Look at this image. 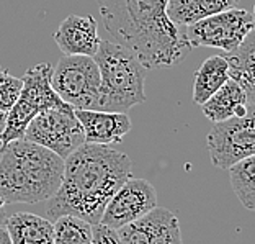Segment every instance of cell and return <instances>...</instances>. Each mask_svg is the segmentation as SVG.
Here are the masks:
<instances>
[{"label": "cell", "mask_w": 255, "mask_h": 244, "mask_svg": "<svg viewBox=\"0 0 255 244\" xmlns=\"http://www.w3.org/2000/svg\"><path fill=\"white\" fill-rule=\"evenodd\" d=\"M255 30V16L244 8H229L208 18L183 26L191 49L198 46L221 49L233 54L241 48L246 38Z\"/></svg>", "instance_id": "6"}, {"label": "cell", "mask_w": 255, "mask_h": 244, "mask_svg": "<svg viewBox=\"0 0 255 244\" xmlns=\"http://www.w3.org/2000/svg\"><path fill=\"white\" fill-rule=\"evenodd\" d=\"M100 69V95L97 110L128 113L147 102L144 94L146 67L129 48L115 41H102L94 56Z\"/></svg>", "instance_id": "4"}, {"label": "cell", "mask_w": 255, "mask_h": 244, "mask_svg": "<svg viewBox=\"0 0 255 244\" xmlns=\"http://www.w3.org/2000/svg\"><path fill=\"white\" fill-rule=\"evenodd\" d=\"M75 117L80 121L85 135V143L110 144L121 143L131 131L132 123L128 113L102 112V110H75Z\"/></svg>", "instance_id": "13"}, {"label": "cell", "mask_w": 255, "mask_h": 244, "mask_svg": "<svg viewBox=\"0 0 255 244\" xmlns=\"http://www.w3.org/2000/svg\"><path fill=\"white\" fill-rule=\"evenodd\" d=\"M121 244H183L178 218L170 210L155 207L146 217L117 230Z\"/></svg>", "instance_id": "11"}, {"label": "cell", "mask_w": 255, "mask_h": 244, "mask_svg": "<svg viewBox=\"0 0 255 244\" xmlns=\"http://www.w3.org/2000/svg\"><path fill=\"white\" fill-rule=\"evenodd\" d=\"M112 41L134 53L146 69L178 64L191 48L183 26L167 16L169 0H95Z\"/></svg>", "instance_id": "2"}, {"label": "cell", "mask_w": 255, "mask_h": 244, "mask_svg": "<svg viewBox=\"0 0 255 244\" xmlns=\"http://www.w3.org/2000/svg\"><path fill=\"white\" fill-rule=\"evenodd\" d=\"M5 222H7V213H5V202L0 199V228L5 226Z\"/></svg>", "instance_id": "24"}, {"label": "cell", "mask_w": 255, "mask_h": 244, "mask_svg": "<svg viewBox=\"0 0 255 244\" xmlns=\"http://www.w3.org/2000/svg\"><path fill=\"white\" fill-rule=\"evenodd\" d=\"M0 244H11V240H10V235L5 226L0 228Z\"/></svg>", "instance_id": "23"}, {"label": "cell", "mask_w": 255, "mask_h": 244, "mask_svg": "<svg viewBox=\"0 0 255 244\" xmlns=\"http://www.w3.org/2000/svg\"><path fill=\"white\" fill-rule=\"evenodd\" d=\"M132 176L129 156L103 144L84 143L64 159L59 189L46 203V217L62 215L98 225L117 190Z\"/></svg>", "instance_id": "1"}, {"label": "cell", "mask_w": 255, "mask_h": 244, "mask_svg": "<svg viewBox=\"0 0 255 244\" xmlns=\"http://www.w3.org/2000/svg\"><path fill=\"white\" fill-rule=\"evenodd\" d=\"M247 112L252 115V118L255 121V102L254 103H249V105H247Z\"/></svg>", "instance_id": "26"}, {"label": "cell", "mask_w": 255, "mask_h": 244, "mask_svg": "<svg viewBox=\"0 0 255 244\" xmlns=\"http://www.w3.org/2000/svg\"><path fill=\"white\" fill-rule=\"evenodd\" d=\"M157 207V192L146 179H128L105 207L100 225L112 230L134 223Z\"/></svg>", "instance_id": "10"}, {"label": "cell", "mask_w": 255, "mask_h": 244, "mask_svg": "<svg viewBox=\"0 0 255 244\" xmlns=\"http://www.w3.org/2000/svg\"><path fill=\"white\" fill-rule=\"evenodd\" d=\"M208 153L214 167L229 169L236 162L255 154V121L251 113L234 117L213 128L206 138Z\"/></svg>", "instance_id": "9"}, {"label": "cell", "mask_w": 255, "mask_h": 244, "mask_svg": "<svg viewBox=\"0 0 255 244\" xmlns=\"http://www.w3.org/2000/svg\"><path fill=\"white\" fill-rule=\"evenodd\" d=\"M54 244H92L94 243V225L72 215L56 218Z\"/></svg>", "instance_id": "20"}, {"label": "cell", "mask_w": 255, "mask_h": 244, "mask_svg": "<svg viewBox=\"0 0 255 244\" xmlns=\"http://www.w3.org/2000/svg\"><path fill=\"white\" fill-rule=\"evenodd\" d=\"M54 41L66 56L94 57L102 43L98 23L92 15H69L54 31Z\"/></svg>", "instance_id": "12"}, {"label": "cell", "mask_w": 255, "mask_h": 244, "mask_svg": "<svg viewBox=\"0 0 255 244\" xmlns=\"http://www.w3.org/2000/svg\"><path fill=\"white\" fill-rule=\"evenodd\" d=\"M53 69L54 67L49 62H39L25 72L21 94L7 113V125L0 138L2 148L15 139H23L26 126L36 115L44 110L67 105L51 85Z\"/></svg>", "instance_id": "5"}, {"label": "cell", "mask_w": 255, "mask_h": 244, "mask_svg": "<svg viewBox=\"0 0 255 244\" xmlns=\"http://www.w3.org/2000/svg\"><path fill=\"white\" fill-rule=\"evenodd\" d=\"M229 62L224 56H210L203 61L201 66L195 72L193 82V102L196 105H203L214 92L228 82Z\"/></svg>", "instance_id": "17"}, {"label": "cell", "mask_w": 255, "mask_h": 244, "mask_svg": "<svg viewBox=\"0 0 255 244\" xmlns=\"http://www.w3.org/2000/svg\"><path fill=\"white\" fill-rule=\"evenodd\" d=\"M5 125H7V113H3L2 110H0V138H2L5 131Z\"/></svg>", "instance_id": "25"}, {"label": "cell", "mask_w": 255, "mask_h": 244, "mask_svg": "<svg viewBox=\"0 0 255 244\" xmlns=\"http://www.w3.org/2000/svg\"><path fill=\"white\" fill-rule=\"evenodd\" d=\"M23 79L11 75L7 69L0 67V110L3 113H8L11 107L21 94Z\"/></svg>", "instance_id": "21"}, {"label": "cell", "mask_w": 255, "mask_h": 244, "mask_svg": "<svg viewBox=\"0 0 255 244\" xmlns=\"http://www.w3.org/2000/svg\"><path fill=\"white\" fill-rule=\"evenodd\" d=\"M51 85L75 110H97L100 95V69L90 56L64 54L53 69Z\"/></svg>", "instance_id": "7"}, {"label": "cell", "mask_w": 255, "mask_h": 244, "mask_svg": "<svg viewBox=\"0 0 255 244\" xmlns=\"http://www.w3.org/2000/svg\"><path fill=\"white\" fill-rule=\"evenodd\" d=\"M228 171L236 197L247 210L255 212V154L236 162Z\"/></svg>", "instance_id": "19"}, {"label": "cell", "mask_w": 255, "mask_h": 244, "mask_svg": "<svg viewBox=\"0 0 255 244\" xmlns=\"http://www.w3.org/2000/svg\"><path fill=\"white\" fill-rule=\"evenodd\" d=\"M0 148H2V141H0Z\"/></svg>", "instance_id": "27"}, {"label": "cell", "mask_w": 255, "mask_h": 244, "mask_svg": "<svg viewBox=\"0 0 255 244\" xmlns=\"http://www.w3.org/2000/svg\"><path fill=\"white\" fill-rule=\"evenodd\" d=\"M11 244H54V225L34 213L18 212L5 222Z\"/></svg>", "instance_id": "15"}, {"label": "cell", "mask_w": 255, "mask_h": 244, "mask_svg": "<svg viewBox=\"0 0 255 244\" xmlns=\"http://www.w3.org/2000/svg\"><path fill=\"white\" fill-rule=\"evenodd\" d=\"M92 244H121L117 230H112L108 226L95 225L94 226V243Z\"/></svg>", "instance_id": "22"}, {"label": "cell", "mask_w": 255, "mask_h": 244, "mask_svg": "<svg viewBox=\"0 0 255 244\" xmlns=\"http://www.w3.org/2000/svg\"><path fill=\"white\" fill-rule=\"evenodd\" d=\"M229 75L246 90L249 103L255 102V30L246 38L241 48L228 54Z\"/></svg>", "instance_id": "18"}, {"label": "cell", "mask_w": 255, "mask_h": 244, "mask_svg": "<svg viewBox=\"0 0 255 244\" xmlns=\"http://www.w3.org/2000/svg\"><path fill=\"white\" fill-rule=\"evenodd\" d=\"M247 105L249 100L246 90L234 79H229L200 107L203 115L211 123H219L234 117H244L247 113Z\"/></svg>", "instance_id": "14"}, {"label": "cell", "mask_w": 255, "mask_h": 244, "mask_svg": "<svg viewBox=\"0 0 255 244\" xmlns=\"http://www.w3.org/2000/svg\"><path fill=\"white\" fill-rule=\"evenodd\" d=\"M23 139L39 144L66 159L85 143L82 125L75 117V108L67 105L44 110L26 126Z\"/></svg>", "instance_id": "8"}, {"label": "cell", "mask_w": 255, "mask_h": 244, "mask_svg": "<svg viewBox=\"0 0 255 244\" xmlns=\"http://www.w3.org/2000/svg\"><path fill=\"white\" fill-rule=\"evenodd\" d=\"M0 149V199L5 205L48 202L56 194L64 174L62 158L26 139Z\"/></svg>", "instance_id": "3"}, {"label": "cell", "mask_w": 255, "mask_h": 244, "mask_svg": "<svg viewBox=\"0 0 255 244\" xmlns=\"http://www.w3.org/2000/svg\"><path fill=\"white\" fill-rule=\"evenodd\" d=\"M237 0H169L167 16L177 26H190L203 18L229 10Z\"/></svg>", "instance_id": "16"}]
</instances>
